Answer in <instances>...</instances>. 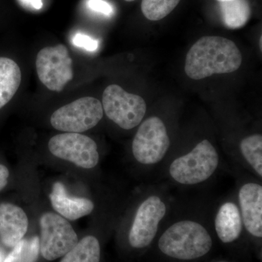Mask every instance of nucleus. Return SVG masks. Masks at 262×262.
<instances>
[{
    "label": "nucleus",
    "mask_w": 262,
    "mask_h": 262,
    "mask_svg": "<svg viewBox=\"0 0 262 262\" xmlns=\"http://www.w3.org/2000/svg\"><path fill=\"white\" fill-rule=\"evenodd\" d=\"M222 20L227 28H242L251 17V10L248 0H229L220 3Z\"/></svg>",
    "instance_id": "16"
},
{
    "label": "nucleus",
    "mask_w": 262,
    "mask_h": 262,
    "mask_svg": "<svg viewBox=\"0 0 262 262\" xmlns=\"http://www.w3.org/2000/svg\"><path fill=\"white\" fill-rule=\"evenodd\" d=\"M239 208L243 225L253 237H262V187L248 182L239 187Z\"/></svg>",
    "instance_id": "11"
},
{
    "label": "nucleus",
    "mask_w": 262,
    "mask_h": 262,
    "mask_svg": "<svg viewBox=\"0 0 262 262\" xmlns=\"http://www.w3.org/2000/svg\"><path fill=\"white\" fill-rule=\"evenodd\" d=\"M21 82V72L13 60L0 57V108L16 94Z\"/></svg>",
    "instance_id": "15"
},
{
    "label": "nucleus",
    "mask_w": 262,
    "mask_h": 262,
    "mask_svg": "<svg viewBox=\"0 0 262 262\" xmlns=\"http://www.w3.org/2000/svg\"><path fill=\"white\" fill-rule=\"evenodd\" d=\"M219 3H221V2H225V1H229V0H217Z\"/></svg>",
    "instance_id": "26"
},
{
    "label": "nucleus",
    "mask_w": 262,
    "mask_h": 262,
    "mask_svg": "<svg viewBox=\"0 0 262 262\" xmlns=\"http://www.w3.org/2000/svg\"><path fill=\"white\" fill-rule=\"evenodd\" d=\"M87 5L89 9L101 14L111 15L114 13L113 7L104 0H88Z\"/></svg>",
    "instance_id": "22"
},
{
    "label": "nucleus",
    "mask_w": 262,
    "mask_h": 262,
    "mask_svg": "<svg viewBox=\"0 0 262 262\" xmlns=\"http://www.w3.org/2000/svg\"><path fill=\"white\" fill-rule=\"evenodd\" d=\"M39 247L46 259L53 261L64 256L78 243L73 227L61 215L51 212L44 213L39 220Z\"/></svg>",
    "instance_id": "7"
},
{
    "label": "nucleus",
    "mask_w": 262,
    "mask_h": 262,
    "mask_svg": "<svg viewBox=\"0 0 262 262\" xmlns=\"http://www.w3.org/2000/svg\"><path fill=\"white\" fill-rule=\"evenodd\" d=\"M166 212V204L159 196L153 194L141 202L129 232L130 246L134 248L149 246L154 239Z\"/></svg>",
    "instance_id": "10"
},
{
    "label": "nucleus",
    "mask_w": 262,
    "mask_h": 262,
    "mask_svg": "<svg viewBox=\"0 0 262 262\" xmlns=\"http://www.w3.org/2000/svg\"><path fill=\"white\" fill-rule=\"evenodd\" d=\"M181 0H142L141 11L151 21L162 20L170 14Z\"/></svg>",
    "instance_id": "20"
},
{
    "label": "nucleus",
    "mask_w": 262,
    "mask_h": 262,
    "mask_svg": "<svg viewBox=\"0 0 262 262\" xmlns=\"http://www.w3.org/2000/svg\"><path fill=\"white\" fill-rule=\"evenodd\" d=\"M9 174V170H8V168L0 164V192L8 184Z\"/></svg>",
    "instance_id": "23"
},
{
    "label": "nucleus",
    "mask_w": 262,
    "mask_h": 262,
    "mask_svg": "<svg viewBox=\"0 0 262 262\" xmlns=\"http://www.w3.org/2000/svg\"><path fill=\"white\" fill-rule=\"evenodd\" d=\"M101 248L94 236H86L70 250L60 262H100Z\"/></svg>",
    "instance_id": "17"
},
{
    "label": "nucleus",
    "mask_w": 262,
    "mask_h": 262,
    "mask_svg": "<svg viewBox=\"0 0 262 262\" xmlns=\"http://www.w3.org/2000/svg\"><path fill=\"white\" fill-rule=\"evenodd\" d=\"M36 69L39 80L50 91L61 92L73 79L72 59L63 45L41 50L36 59Z\"/></svg>",
    "instance_id": "8"
},
{
    "label": "nucleus",
    "mask_w": 262,
    "mask_h": 262,
    "mask_svg": "<svg viewBox=\"0 0 262 262\" xmlns=\"http://www.w3.org/2000/svg\"><path fill=\"white\" fill-rule=\"evenodd\" d=\"M0 262H3V255H2L1 253H0Z\"/></svg>",
    "instance_id": "25"
},
{
    "label": "nucleus",
    "mask_w": 262,
    "mask_h": 262,
    "mask_svg": "<svg viewBox=\"0 0 262 262\" xmlns=\"http://www.w3.org/2000/svg\"><path fill=\"white\" fill-rule=\"evenodd\" d=\"M125 1H126V2H134V1H135V0H125Z\"/></svg>",
    "instance_id": "27"
},
{
    "label": "nucleus",
    "mask_w": 262,
    "mask_h": 262,
    "mask_svg": "<svg viewBox=\"0 0 262 262\" xmlns=\"http://www.w3.org/2000/svg\"><path fill=\"white\" fill-rule=\"evenodd\" d=\"M213 241L204 226L192 220H182L169 227L158 242L160 251L170 257L192 260L205 256Z\"/></svg>",
    "instance_id": "2"
},
{
    "label": "nucleus",
    "mask_w": 262,
    "mask_h": 262,
    "mask_svg": "<svg viewBox=\"0 0 262 262\" xmlns=\"http://www.w3.org/2000/svg\"><path fill=\"white\" fill-rule=\"evenodd\" d=\"M214 225L219 238L225 244L238 239L244 227L239 206L232 201L224 203L215 215Z\"/></svg>",
    "instance_id": "14"
},
{
    "label": "nucleus",
    "mask_w": 262,
    "mask_h": 262,
    "mask_svg": "<svg viewBox=\"0 0 262 262\" xmlns=\"http://www.w3.org/2000/svg\"><path fill=\"white\" fill-rule=\"evenodd\" d=\"M102 107L108 118L125 130L138 126L146 112L144 98L126 92L117 84L108 85L103 91Z\"/></svg>",
    "instance_id": "4"
},
{
    "label": "nucleus",
    "mask_w": 262,
    "mask_h": 262,
    "mask_svg": "<svg viewBox=\"0 0 262 262\" xmlns=\"http://www.w3.org/2000/svg\"><path fill=\"white\" fill-rule=\"evenodd\" d=\"M219 164L216 149L209 141L204 139L189 152L176 158L169 166V174L179 184L196 185L211 178Z\"/></svg>",
    "instance_id": "3"
},
{
    "label": "nucleus",
    "mask_w": 262,
    "mask_h": 262,
    "mask_svg": "<svg viewBox=\"0 0 262 262\" xmlns=\"http://www.w3.org/2000/svg\"><path fill=\"white\" fill-rule=\"evenodd\" d=\"M103 115L99 100L84 97L57 110L52 115L51 123L56 130L80 134L96 126Z\"/></svg>",
    "instance_id": "6"
},
{
    "label": "nucleus",
    "mask_w": 262,
    "mask_h": 262,
    "mask_svg": "<svg viewBox=\"0 0 262 262\" xmlns=\"http://www.w3.org/2000/svg\"><path fill=\"white\" fill-rule=\"evenodd\" d=\"M28 227V217L21 208L11 203L0 205V238L5 246L14 247Z\"/></svg>",
    "instance_id": "12"
},
{
    "label": "nucleus",
    "mask_w": 262,
    "mask_h": 262,
    "mask_svg": "<svg viewBox=\"0 0 262 262\" xmlns=\"http://www.w3.org/2000/svg\"><path fill=\"white\" fill-rule=\"evenodd\" d=\"M72 42L75 47L83 48L87 51H96L98 47L97 40L89 35L80 33H77L72 37Z\"/></svg>",
    "instance_id": "21"
},
{
    "label": "nucleus",
    "mask_w": 262,
    "mask_h": 262,
    "mask_svg": "<svg viewBox=\"0 0 262 262\" xmlns=\"http://www.w3.org/2000/svg\"><path fill=\"white\" fill-rule=\"evenodd\" d=\"M24 5L34 10H40L42 8V0H20Z\"/></svg>",
    "instance_id": "24"
},
{
    "label": "nucleus",
    "mask_w": 262,
    "mask_h": 262,
    "mask_svg": "<svg viewBox=\"0 0 262 262\" xmlns=\"http://www.w3.org/2000/svg\"><path fill=\"white\" fill-rule=\"evenodd\" d=\"M49 196L55 211L67 220H79L91 214L94 209V203L91 200L69 195L61 182L55 183Z\"/></svg>",
    "instance_id": "13"
},
{
    "label": "nucleus",
    "mask_w": 262,
    "mask_h": 262,
    "mask_svg": "<svg viewBox=\"0 0 262 262\" xmlns=\"http://www.w3.org/2000/svg\"><path fill=\"white\" fill-rule=\"evenodd\" d=\"M242 55L235 43L227 38L206 36L198 39L186 57V74L198 80L216 74H228L238 70Z\"/></svg>",
    "instance_id": "1"
},
{
    "label": "nucleus",
    "mask_w": 262,
    "mask_h": 262,
    "mask_svg": "<svg viewBox=\"0 0 262 262\" xmlns=\"http://www.w3.org/2000/svg\"><path fill=\"white\" fill-rule=\"evenodd\" d=\"M39 251V238L37 236L30 239H22L3 262H35Z\"/></svg>",
    "instance_id": "19"
},
{
    "label": "nucleus",
    "mask_w": 262,
    "mask_h": 262,
    "mask_svg": "<svg viewBox=\"0 0 262 262\" xmlns=\"http://www.w3.org/2000/svg\"><path fill=\"white\" fill-rule=\"evenodd\" d=\"M170 138L163 120L151 117L141 124L132 143L136 161L144 165L160 163L168 152Z\"/></svg>",
    "instance_id": "5"
},
{
    "label": "nucleus",
    "mask_w": 262,
    "mask_h": 262,
    "mask_svg": "<svg viewBox=\"0 0 262 262\" xmlns=\"http://www.w3.org/2000/svg\"><path fill=\"white\" fill-rule=\"evenodd\" d=\"M241 152L244 160L255 173L262 177V136L253 134L244 138L239 144Z\"/></svg>",
    "instance_id": "18"
},
{
    "label": "nucleus",
    "mask_w": 262,
    "mask_h": 262,
    "mask_svg": "<svg viewBox=\"0 0 262 262\" xmlns=\"http://www.w3.org/2000/svg\"><path fill=\"white\" fill-rule=\"evenodd\" d=\"M50 151L60 159L80 168H95L99 161L96 143L91 138L77 133L58 134L48 142Z\"/></svg>",
    "instance_id": "9"
}]
</instances>
